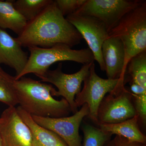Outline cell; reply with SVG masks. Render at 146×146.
<instances>
[{"mask_svg": "<svg viewBox=\"0 0 146 146\" xmlns=\"http://www.w3.org/2000/svg\"><path fill=\"white\" fill-rule=\"evenodd\" d=\"M28 58L27 53L16 38L0 29V64H5L14 69L16 77L25 67Z\"/></svg>", "mask_w": 146, "mask_h": 146, "instance_id": "13", "label": "cell"}, {"mask_svg": "<svg viewBox=\"0 0 146 146\" xmlns=\"http://www.w3.org/2000/svg\"><path fill=\"white\" fill-rule=\"evenodd\" d=\"M83 82V89L75 98L76 105L78 108L87 104L89 108L88 117L98 125V110L106 95L125 86V81L120 79H109L100 77L96 72L94 62Z\"/></svg>", "mask_w": 146, "mask_h": 146, "instance_id": "5", "label": "cell"}, {"mask_svg": "<svg viewBox=\"0 0 146 146\" xmlns=\"http://www.w3.org/2000/svg\"><path fill=\"white\" fill-rule=\"evenodd\" d=\"M0 135L4 146H35L31 131L15 107H8L3 112Z\"/></svg>", "mask_w": 146, "mask_h": 146, "instance_id": "11", "label": "cell"}, {"mask_svg": "<svg viewBox=\"0 0 146 146\" xmlns=\"http://www.w3.org/2000/svg\"><path fill=\"white\" fill-rule=\"evenodd\" d=\"M102 52L108 78L125 81V52L121 40L108 36L103 44Z\"/></svg>", "mask_w": 146, "mask_h": 146, "instance_id": "12", "label": "cell"}, {"mask_svg": "<svg viewBox=\"0 0 146 146\" xmlns=\"http://www.w3.org/2000/svg\"><path fill=\"white\" fill-rule=\"evenodd\" d=\"M89 114V107L85 104L81 109L70 117L51 118L31 116L37 124L56 133L67 146H82L79 130L84 118Z\"/></svg>", "mask_w": 146, "mask_h": 146, "instance_id": "10", "label": "cell"}, {"mask_svg": "<svg viewBox=\"0 0 146 146\" xmlns=\"http://www.w3.org/2000/svg\"><path fill=\"white\" fill-rule=\"evenodd\" d=\"M121 40L125 52L124 69L134 56L146 50V1L129 11L108 33Z\"/></svg>", "mask_w": 146, "mask_h": 146, "instance_id": "4", "label": "cell"}, {"mask_svg": "<svg viewBox=\"0 0 146 146\" xmlns=\"http://www.w3.org/2000/svg\"><path fill=\"white\" fill-rule=\"evenodd\" d=\"M16 40L22 47L48 48L59 44L71 47L83 39L78 31L63 16L55 1L26 26Z\"/></svg>", "mask_w": 146, "mask_h": 146, "instance_id": "1", "label": "cell"}, {"mask_svg": "<svg viewBox=\"0 0 146 146\" xmlns=\"http://www.w3.org/2000/svg\"><path fill=\"white\" fill-rule=\"evenodd\" d=\"M92 62L83 65L80 70L72 74H67L62 71V64H58V67L53 70H48L39 78L41 82L52 84L56 86L52 96H62L70 105L71 111L74 114L78 111L75 98L81 90L82 84L89 74Z\"/></svg>", "mask_w": 146, "mask_h": 146, "instance_id": "7", "label": "cell"}, {"mask_svg": "<svg viewBox=\"0 0 146 146\" xmlns=\"http://www.w3.org/2000/svg\"><path fill=\"white\" fill-rule=\"evenodd\" d=\"M16 109L21 117L31 131L35 146H68L56 133L37 124L31 115L21 106Z\"/></svg>", "mask_w": 146, "mask_h": 146, "instance_id": "14", "label": "cell"}, {"mask_svg": "<svg viewBox=\"0 0 146 146\" xmlns=\"http://www.w3.org/2000/svg\"><path fill=\"white\" fill-rule=\"evenodd\" d=\"M15 87L18 104L31 116L60 118L72 112L65 99L54 98L52 95L56 89L51 84L23 77L15 81Z\"/></svg>", "mask_w": 146, "mask_h": 146, "instance_id": "2", "label": "cell"}, {"mask_svg": "<svg viewBox=\"0 0 146 146\" xmlns=\"http://www.w3.org/2000/svg\"><path fill=\"white\" fill-rule=\"evenodd\" d=\"M52 1V0H17L13 1V5L16 10L29 22L38 16Z\"/></svg>", "mask_w": 146, "mask_h": 146, "instance_id": "18", "label": "cell"}, {"mask_svg": "<svg viewBox=\"0 0 146 146\" xmlns=\"http://www.w3.org/2000/svg\"><path fill=\"white\" fill-rule=\"evenodd\" d=\"M130 89L131 93L134 94H146V89L138 84L131 82Z\"/></svg>", "mask_w": 146, "mask_h": 146, "instance_id": "22", "label": "cell"}, {"mask_svg": "<svg viewBox=\"0 0 146 146\" xmlns=\"http://www.w3.org/2000/svg\"><path fill=\"white\" fill-rule=\"evenodd\" d=\"M15 76L4 71L0 67V102L8 107H15L18 104L15 82Z\"/></svg>", "mask_w": 146, "mask_h": 146, "instance_id": "19", "label": "cell"}, {"mask_svg": "<svg viewBox=\"0 0 146 146\" xmlns=\"http://www.w3.org/2000/svg\"><path fill=\"white\" fill-rule=\"evenodd\" d=\"M120 138V136H116L112 141H110L106 146H118Z\"/></svg>", "mask_w": 146, "mask_h": 146, "instance_id": "24", "label": "cell"}, {"mask_svg": "<svg viewBox=\"0 0 146 146\" xmlns=\"http://www.w3.org/2000/svg\"><path fill=\"white\" fill-rule=\"evenodd\" d=\"M84 133L83 143L82 146H103L111 137L110 133L89 124L82 126Z\"/></svg>", "mask_w": 146, "mask_h": 146, "instance_id": "20", "label": "cell"}, {"mask_svg": "<svg viewBox=\"0 0 146 146\" xmlns=\"http://www.w3.org/2000/svg\"><path fill=\"white\" fill-rule=\"evenodd\" d=\"M126 74L130 77V83L136 84L146 89V50L129 60L126 69Z\"/></svg>", "mask_w": 146, "mask_h": 146, "instance_id": "17", "label": "cell"}, {"mask_svg": "<svg viewBox=\"0 0 146 146\" xmlns=\"http://www.w3.org/2000/svg\"><path fill=\"white\" fill-rule=\"evenodd\" d=\"M13 1H0V29H9L19 36L28 22L15 8Z\"/></svg>", "mask_w": 146, "mask_h": 146, "instance_id": "16", "label": "cell"}, {"mask_svg": "<svg viewBox=\"0 0 146 146\" xmlns=\"http://www.w3.org/2000/svg\"><path fill=\"white\" fill-rule=\"evenodd\" d=\"M139 117L136 114L133 117L122 122L99 125L100 128L111 135L116 134L125 138L131 143L146 145V137L141 132L138 125Z\"/></svg>", "mask_w": 146, "mask_h": 146, "instance_id": "15", "label": "cell"}, {"mask_svg": "<svg viewBox=\"0 0 146 146\" xmlns=\"http://www.w3.org/2000/svg\"><path fill=\"white\" fill-rule=\"evenodd\" d=\"M118 146H146V145L137 143H131L125 138L120 136Z\"/></svg>", "mask_w": 146, "mask_h": 146, "instance_id": "23", "label": "cell"}, {"mask_svg": "<svg viewBox=\"0 0 146 146\" xmlns=\"http://www.w3.org/2000/svg\"><path fill=\"white\" fill-rule=\"evenodd\" d=\"M0 146H4L3 143L2 139L1 137V135H0Z\"/></svg>", "mask_w": 146, "mask_h": 146, "instance_id": "25", "label": "cell"}, {"mask_svg": "<svg viewBox=\"0 0 146 146\" xmlns=\"http://www.w3.org/2000/svg\"><path fill=\"white\" fill-rule=\"evenodd\" d=\"M30 53L25 67L16 77L18 80L26 75L35 74L38 78L44 75L50 66L59 61H72L83 65L94 62V55L89 48L74 50L68 45L57 44L48 48H28Z\"/></svg>", "mask_w": 146, "mask_h": 146, "instance_id": "3", "label": "cell"}, {"mask_svg": "<svg viewBox=\"0 0 146 146\" xmlns=\"http://www.w3.org/2000/svg\"><path fill=\"white\" fill-rule=\"evenodd\" d=\"M131 92L121 86L110 93L102 100L98 112V125L115 124L136 115Z\"/></svg>", "mask_w": 146, "mask_h": 146, "instance_id": "8", "label": "cell"}, {"mask_svg": "<svg viewBox=\"0 0 146 146\" xmlns=\"http://www.w3.org/2000/svg\"><path fill=\"white\" fill-rule=\"evenodd\" d=\"M66 19L78 31L85 39L88 48L94 55L102 71H105L102 49L104 41L108 37V32L105 25L100 20L91 16L71 14Z\"/></svg>", "mask_w": 146, "mask_h": 146, "instance_id": "9", "label": "cell"}, {"mask_svg": "<svg viewBox=\"0 0 146 146\" xmlns=\"http://www.w3.org/2000/svg\"><path fill=\"white\" fill-rule=\"evenodd\" d=\"M142 0H86L76 14L91 16L100 20L108 32L126 14L138 6Z\"/></svg>", "mask_w": 146, "mask_h": 146, "instance_id": "6", "label": "cell"}, {"mask_svg": "<svg viewBox=\"0 0 146 146\" xmlns=\"http://www.w3.org/2000/svg\"><path fill=\"white\" fill-rule=\"evenodd\" d=\"M86 0H56L58 7L63 16H67L76 13L85 3Z\"/></svg>", "mask_w": 146, "mask_h": 146, "instance_id": "21", "label": "cell"}]
</instances>
